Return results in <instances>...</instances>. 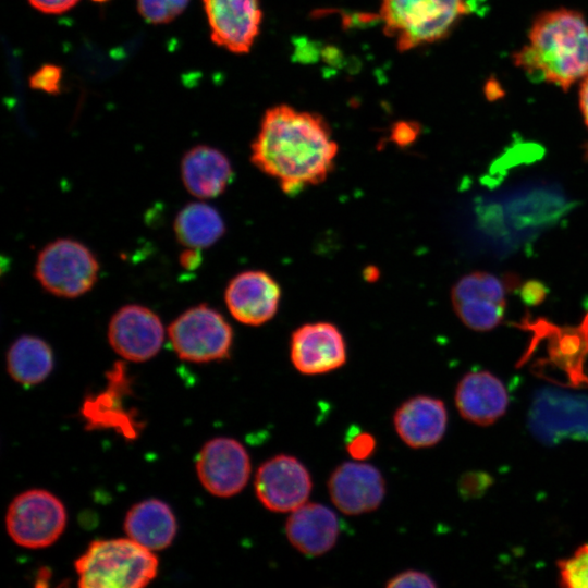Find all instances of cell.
<instances>
[{
  "mask_svg": "<svg viewBox=\"0 0 588 588\" xmlns=\"http://www.w3.org/2000/svg\"><path fill=\"white\" fill-rule=\"evenodd\" d=\"M419 125L412 121H399L391 128V140L403 147L412 144L419 134Z\"/></svg>",
  "mask_w": 588,
  "mask_h": 588,
  "instance_id": "31",
  "label": "cell"
},
{
  "mask_svg": "<svg viewBox=\"0 0 588 588\" xmlns=\"http://www.w3.org/2000/svg\"><path fill=\"white\" fill-rule=\"evenodd\" d=\"M109 385L106 392H102L94 400H86L83 408L85 418L94 427H115L122 429L127 437H133L132 419L124 413L120 406V400L115 396L117 382L114 377L107 373Z\"/></svg>",
  "mask_w": 588,
  "mask_h": 588,
  "instance_id": "25",
  "label": "cell"
},
{
  "mask_svg": "<svg viewBox=\"0 0 588 588\" xmlns=\"http://www.w3.org/2000/svg\"><path fill=\"white\" fill-rule=\"evenodd\" d=\"M180 264L183 268L192 270L200 264V255L198 249L188 248L180 255Z\"/></svg>",
  "mask_w": 588,
  "mask_h": 588,
  "instance_id": "34",
  "label": "cell"
},
{
  "mask_svg": "<svg viewBox=\"0 0 588 588\" xmlns=\"http://www.w3.org/2000/svg\"><path fill=\"white\" fill-rule=\"evenodd\" d=\"M514 63L532 79L567 90L588 74V22L575 10L560 8L539 14L528 42Z\"/></svg>",
  "mask_w": 588,
  "mask_h": 588,
  "instance_id": "2",
  "label": "cell"
},
{
  "mask_svg": "<svg viewBox=\"0 0 588 588\" xmlns=\"http://www.w3.org/2000/svg\"><path fill=\"white\" fill-rule=\"evenodd\" d=\"M128 538L151 550L169 547L176 534V519L170 506L157 499L133 505L124 519Z\"/></svg>",
  "mask_w": 588,
  "mask_h": 588,
  "instance_id": "21",
  "label": "cell"
},
{
  "mask_svg": "<svg viewBox=\"0 0 588 588\" xmlns=\"http://www.w3.org/2000/svg\"><path fill=\"white\" fill-rule=\"evenodd\" d=\"M181 173L185 188L198 198L219 196L233 177L226 156L206 145L195 146L184 155Z\"/></svg>",
  "mask_w": 588,
  "mask_h": 588,
  "instance_id": "20",
  "label": "cell"
},
{
  "mask_svg": "<svg viewBox=\"0 0 588 588\" xmlns=\"http://www.w3.org/2000/svg\"><path fill=\"white\" fill-rule=\"evenodd\" d=\"M254 486L257 499L267 510L287 513L306 503L313 480L299 460L289 454H279L258 467Z\"/></svg>",
  "mask_w": 588,
  "mask_h": 588,
  "instance_id": "10",
  "label": "cell"
},
{
  "mask_svg": "<svg viewBox=\"0 0 588 588\" xmlns=\"http://www.w3.org/2000/svg\"><path fill=\"white\" fill-rule=\"evenodd\" d=\"M366 274H369V270H367V269H366ZM373 274H375V268H373L372 272H370V275L373 277ZM373 278H375V277H373Z\"/></svg>",
  "mask_w": 588,
  "mask_h": 588,
  "instance_id": "37",
  "label": "cell"
},
{
  "mask_svg": "<svg viewBox=\"0 0 588 588\" xmlns=\"http://www.w3.org/2000/svg\"><path fill=\"white\" fill-rule=\"evenodd\" d=\"M99 265L82 243L59 238L38 254L35 277L49 293L66 298L81 296L96 283Z\"/></svg>",
  "mask_w": 588,
  "mask_h": 588,
  "instance_id": "5",
  "label": "cell"
},
{
  "mask_svg": "<svg viewBox=\"0 0 588 588\" xmlns=\"http://www.w3.org/2000/svg\"><path fill=\"white\" fill-rule=\"evenodd\" d=\"M62 69L56 64L40 66L29 77V86L35 90L57 95L61 90Z\"/></svg>",
  "mask_w": 588,
  "mask_h": 588,
  "instance_id": "28",
  "label": "cell"
},
{
  "mask_svg": "<svg viewBox=\"0 0 588 588\" xmlns=\"http://www.w3.org/2000/svg\"><path fill=\"white\" fill-rule=\"evenodd\" d=\"M74 566L82 588H140L156 577L158 558L131 538L95 540Z\"/></svg>",
  "mask_w": 588,
  "mask_h": 588,
  "instance_id": "3",
  "label": "cell"
},
{
  "mask_svg": "<svg viewBox=\"0 0 588 588\" xmlns=\"http://www.w3.org/2000/svg\"><path fill=\"white\" fill-rule=\"evenodd\" d=\"M547 294V287L541 282L535 280L525 282L520 290L523 301L532 306L540 304Z\"/></svg>",
  "mask_w": 588,
  "mask_h": 588,
  "instance_id": "33",
  "label": "cell"
},
{
  "mask_svg": "<svg viewBox=\"0 0 588 588\" xmlns=\"http://www.w3.org/2000/svg\"><path fill=\"white\" fill-rule=\"evenodd\" d=\"M528 425L547 445L564 440H588V395L544 388L535 395Z\"/></svg>",
  "mask_w": 588,
  "mask_h": 588,
  "instance_id": "8",
  "label": "cell"
},
{
  "mask_svg": "<svg viewBox=\"0 0 588 588\" xmlns=\"http://www.w3.org/2000/svg\"><path fill=\"white\" fill-rule=\"evenodd\" d=\"M338 144L326 120L289 105L269 108L252 144L250 161L285 194L321 183L333 169Z\"/></svg>",
  "mask_w": 588,
  "mask_h": 588,
  "instance_id": "1",
  "label": "cell"
},
{
  "mask_svg": "<svg viewBox=\"0 0 588 588\" xmlns=\"http://www.w3.org/2000/svg\"><path fill=\"white\" fill-rule=\"evenodd\" d=\"M560 586L588 588V544L580 546L572 556L558 561Z\"/></svg>",
  "mask_w": 588,
  "mask_h": 588,
  "instance_id": "26",
  "label": "cell"
},
{
  "mask_svg": "<svg viewBox=\"0 0 588 588\" xmlns=\"http://www.w3.org/2000/svg\"><path fill=\"white\" fill-rule=\"evenodd\" d=\"M174 231L182 245L200 249L216 243L223 235L225 226L213 207L204 203H192L177 213Z\"/></svg>",
  "mask_w": 588,
  "mask_h": 588,
  "instance_id": "24",
  "label": "cell"
},
{
  "mask_svg": "<svg viewBox=\"0 0 588 588\" xmlns=\"http://www.w3.org/2000/svg\"><path fill=\"white\" fill-rule=\"evenodd\" d=\"M455 404L464 419L489 426L505 414L509 395L502 381L489 371H471L458 382Z\"/></svg>",
  "mask_w": 588,
  "mask_h": 588,
  "instance_id": "19",
  "label": "cell"
},
{
  "mask_svg": "<svg viewBox=\"0 0 588 588\" xmlns=\"http://www.w3.org/2000/svg\"><path fill=\"white\" fill-rule=\"evenodd\" d=\"M79 0H28L36 10L47 14H59L72 9Z\"/></svg>",
  "mask_w": 588,
  "mask_h": 588,
  "instance_id": "32",
  "label": "cell"
},
{
  "mask_svg": "<svg viewBox=\"0 0 588 588\" xmlns=\"http://www.w3.org/2000/svg\"><path fill=\"white\" fill-rule=\"evenodd\" d=\"M168 335L177 356L192 363L224 359L233 343L229 322L219 311L205 304L181 314L169 324Z\"/></svg>",
  "mask_w": 588,
  "mask_h": 588,
  "instance_id": "6",
  "label": "cell"
},
{
  "mask_svg": "<svg viewBox=\"0 0 588 588\" xmlns=\"http://www.w3.org/2000/svg\"><path fill=\"white\" fill-rule=\"evenodd\" d=\"M211 40L233 53H247L260 30L258 0H203Z\"/></svg>",
  "mask_w": 588,
  "mask_h": 588,
  "instance_id": "13",
  "label": "cell"
},
{
  "mask_svg": "<svg viewBox=\"0 0 588 588\" xmlns=\"http://www.w3.org/2000/svg\"><path fill=\"white\" fill-rule=\"evenodd\" d=\"M579 108L588 128V74L581 79L579 88Z\"/></svg>",
  "mask_w": 588,
  "mask_h": 588,
  "instance_id": "35",
  "label": "cell"
},
{
  "mask_svg": "<svg viewBox=\"0 0 588 588\" xmlns=\"http://www.w3.org/2000/svg\"><path fill=\"white\" fill-rule=\"evenodd\" d=\"M446 425L448 412L444 403L429 395L407 399L393 415L397 436L412 449L437 444L443 438Z\"/></svg>",
  "mask_w": 588,
  "mask_h": 588,
  "instance_id": "17",
  "label": "cell"
},
{
  "mask_svg": "<svg viewBox=\"0 0 588 588\" xmlns=\"http://www.w3.org/2000/svg\"><path fill=\"white\" fill-rule=\"evenodd\" d=\"M91 1L97 2V3H103V2H107L109 0H91Z\"/></svg>",
  "mask_w": 588,
  "mask_h": 588,
  "instance_id": "36",
  "label": "cell"
},
{
  "mask_svg": "<svg viewBox=\"0 0 588 588\" xmlns=\"http://www.w3.org/2000/svg\"><path fill=\"white\" fill-rule=\"evenodd\" d=\"M340 530L336 514L320 503H304L291 512L285 523L290 543L309 558L330 551L338 541Z\"/></svg>",
  "mask_w": 588,
  "mask_h": 588,
  "instance_id": "18",
  "label": "cell"
},
{
  "mask_svg": "<svg viewBox=\"0 0 588 588\" xmlns=\"http://www.w3.org/2000/svg\"><path fill=\"white\" fill-rule=\"evenodd\" d=\"M5 526L11 539L28 549L54 543L66 526V511L59 498L42 489L16 495L10 503Z\"/></svg>",
  "mask_w": 588,
  "mask_h": 588,
  "instance_id": "7",
  "label": "cell"
},
{
  "mask_svg": "<svg viewBox=\"0 0 588 588\" xmlns=\"http://www.w3.org/2000/svg\"><path fill=\"white\" fill-rule=\"evenodd\" d=\"M231 315L248 326H260L277 313L281 297L278 283L260 270L244 271L234 277L225 290Z\"/></svg>",
  "mask_w": 588,
  "mask_h": 588,
  "instance_id": "16",
  "label": "cell"
},
{
  "mask_svg": "<svg viewBox=\"0 0 588 588\" xmlns=\"http://www.w3.org/2000/svg\"><path fill=\"white\" fill-rule=\"evenodd\" d=\"M346 451L355 461H364L370 457L376 450L375 437L366 431L354 427L346 437Z\"/></svg>",
  "mask_w": 588,
  "mask_h": 588,
  "instance_id": "29",
  "label": "cell"
},
{
  "mask_svg": "<svg viewBox=\"0 0 588 588\" xmlns=\"http://www.w3.org/2000/svg\"><path fill=\"white\" fill-rule=\"evenodd\" d=\"M196 471L200 483L209 493L230 498L241 492L248 482L252 464L241 442L218 437L201 448L196 458Z\"/></svg>",
  "mask_w": 588,
  "mask_h": 588,
  "instance_id": "11",
  "label": "cell"
},
{
  "mask_svg": "<svg viewBox=\"0 0 588 588\" xmlns=\"http://www.w3.org/2000/svg\"><path fill=\"white\" fill-rule=\"evenodd\" d=\"M328 491L340 512L360 515L380 506L385 495V481L381 471L370 464L344 462L331 473Z\"/></svg>",
  "mask_w": 588,
  "mask_h": 588,
  "instance_id": "14",
  "label": "cell"
},
{
  "mask_svg": "<svg viewBox=\"0 0 588 588\" xmlns=\"http://www.w3.org/2000/svg\"><path fill=\"white\" fill-rule=\"evenodd\" d=\"M189 0H137L139 14L149 23L167 24L186 9Z\"/></svg>",
  "mask_w": 588,
  "mask_h": 588,
  "instance_id": "27",
  "label": "cell"
},
{
  "mask_svg": "<svg viewBox=\"0 0 588 588\" xmlns=\"http://www.w3.org/2000/svg\"><path fill=\"white\" fill-rule=\"evenodd\" d=\"M385 587L403 588V587H437V583L426 573L416 569H406L391 577Z\"/></svg>",
  "mask_w": 588,
  "mask_h": 588,
  "instance_id": "30",
  "label": "cell"
},
{
  "mask_svg": "<svg viewBox=\"0 0 588 588\" xmlns=\"http://www.w3.org/2000/svg\"><path fill=\"white\" fill-rule=\"evenodd\" d=\"M524 328L549 339V353L559 365L580 370L588 354V315L577 327L560 328L544 319L527 321Z\"/></svg>",
  "mask_w": 588,
  "mask_h": 588,
  "instance_id": "22",
  "label": "cell"
},
{
  "mask_svg": "<svg viewBox=\"0 0 588 588\" xmlns=\"http://www.w3.org/2000/svg\"><path fill=\"white\" fill-rule=\"evenodd\" d=\"M467 0H382L383 33L400 51L444 38L469 12Z\"/></svg>",
  "mask_w": 588,
  "mask_h": 588,
  "instance_id": "4",
  "label": "cell"
},
{
  "mask_svg": "<svg viewBox=\"0 0 588 588\" xmlns=\"http://www.w3.org/2000/svg\"><path fill=\"white\" fill-rule=\"evenodd\" d=\"M7 367L9 375L16 382L24 385L37 384L52 370V351L40 338L20 336L8 351Z\"/></svg>",
  "mask_w": 588,
  "mask_h": 588,
  "instance_id": "23",
  "label": "cell"
},
{
  "mask_svg": "<svg viewBox=\"0 0 588 588\" xmlns=\"http://www.w3.org/2000/svg\"><path fill=\"white\" fill-rule=\"evenodd\" d=\"M290 357L295 369L303 375L327 373L345 364V341L332 323H306L291 336Z\"/></svg>",
  "mask_w": 588,
  "mask_h": 588,
  "instance_id": "15",
  "label": "cell"
},
{
  "mask_svg": "<svg viewBox=\"0 0 588 588\" xmlns=\"http://www.w3.org/2000/svg\"><path fill=\"white\" fill-rule=\"evenodd\" d=\"M516 284L515 275L498 277L485 271L468 273L452 289L453 308L466 327L475 331L492 330L502 322L507 292Z\"/></svg>",
  "mask_w": 588,
  "mask_h": 588,
  "instance_id": "9",
  "label": "cell"
},
{
  "mask_svg": "<svg viewBox=\"0 0 588 588\" xmlns=\"http://www.w3.org/2000/svg\"><path fill=\"white\" fill-rule=\"evenodd\" d=\"M163 339L160 318L142 305L123 306L109 322V343L126 360L139 363L150 359L160 351Z\"/></svg>",
  "mask_w": 588,
  "mask_h": 588,
  "instance_id": "12",
  "label": "cell"
}]
</instances>
